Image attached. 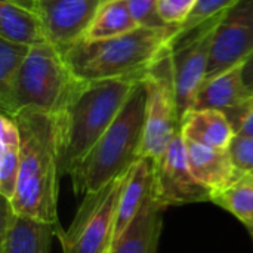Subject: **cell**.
Listing matches in <instances>:
<instances>
[{
  "mask_svg": "<svg viewBox=\"0 0 253 253\" xmlns=\"http://www.w3.org/2000/svg\"><path fill=\"white\" fill-rule=\"evenodd\" d=\"M21 133V165L12 211L59 227L58 196L61 175V135L58 116L22 110L12 117Z\"/></svg>",
  "mask_w": 253,
  "mask_h": 253,
  "instance_id": "obj_1",
  "label": "cell"
},
{
  "mask_svg": "<svg viewBox=\"0 0 253 253\" xmlns=\"http://www.w3.org/2000/svg\"><path fill=\"white\" fill-rule=\"evenodd\" d=\"M139 79L79 80L65 108L58 114L61 175L71 176L84 156L111 126Z\"/></svg>",
  "mask_w": 253,
  "mask_h": 253,
  "instance_id": "obj_2",
  "label": "cell"
},
{
  "mask_svg": "<svg viewBox=\"0 0 253 253\" xmlns=\"http://www.w3.org/2000/svg\"><path fill=\"white\" fill-rule=\"evenodd\" d=\"M175 27L136 30L105 40H79L64 52L65 61L79 80L132 77L142 80L160 53L169 47Z\"/></svg>",
  "mask_w": 253,
  "mask_h": 253,
  "instance_id": "obj_3",
  "label": "cell"
},
{
  "mask_svg": "<svg viewBox=\"0 0 253 253\" xmlns=\"http://www.w3.org/2000/svg\"><path fill=\"white\" fill-rule=\"evenodd\" d=\"M147 90L141 80L122 111L73 172L76 193H95L126 173L139 159Z\"/></svg>",
  "mask_w": 253,
  "mask_h": 253,
  "instance_id": "obj_4",
  "label": "cell"
},
{
  "mask_svg": "<svg viewBox=\"0 0 253 253\" xmlns=\"http://www.w3.org/2000/svg\"><path fill=\"white\" fill-rule=\"evenodd\" d=\"M77 83L79 79L56 46L52 43L33 46L13 83L0 95L1 113L13 117L31 108L58 116Z\"/></svg>",
  "mask_w": 253,
  "mask_h": 253,
  "instance_id": "obj_5",
  "label": "cell"
},
{
  "mask_svg": "<svg viewBox=\"0 0 253 253\" xmlns=\"http://www.w3.org/2000/svg\"><path fill=\"white\" fill-rule=\"evenodd\" d=\"M147 90L145 123L139 159L159 162L181 133L178 113L172 52L166 47L142 79Z\"/></svg>",
  "mask_w": 253,
  "mask_h": 253,
  "instance_id": "obj_6",
  "label": "cell"
},
{
  "mask_svg": "<svg viewBox=\"0 0 253 253\" xmlns=\"http://www.w3.org/2000/svg\"><path fill=\"white\" fill-rule=\"evenodd\" d=\"M126 173L95 193L83 194L71 225L56 230L62 253H111L116 209Z\"/></svg>",
  "mask_w": 253,
  "mask_h": 253,
  "instance_id": "obj_7",
  "label": "cell"
},
{
  "mask_svg": "<svg viewBox=\"0 0 253 253\" xmlns=\"http://www.w3.org/2000/svg\"><path fill=\"white\" fill-rule=\"evenodd\" d=\"M222 16L224 13L205 21L169 47L172 52L175 93L181 120L193 110L197 93L206 80L213 37Z\"/></svg>",
  "mask_w": 253,
  "mask_h": 253,
  "instance_id": "obj_8",
  "label": "cell"
},
{
  "mask_svg": "<svg viewBox=\"0 0 253 253\" xmlns=\"http://www.w3.org/2000/svg\"><path fill=\"white\" fill-rule=\"evenodd\" d=\"M212 191L199 182L188 165L185 139L179 133L166 154L154 162L150 196L163 209L190 203L211 202Z\"/></svg>",
  "mask_w": 253,
  "mask_h": 253,
  "instance_id": "obj_9",
  "label": "cell"
},
{
  "mask_svg": "<svg viewBox=\"0 0 253 253\" xmlns=\"http://www.w3.org/2000/svg\"><path fill=\"white\" fill-rule=\"evenodd\" d=\"M253 55V0L228 9L213 37L206 80L243 65Z\"/></svg>",
  "mask_w": 253,
  "mask_h": 253,
  "instance_id": "obj_10",
  "label": "cell"
},
{
  "mask_svg": "<svg viewBox=\"0 0 253 253\" xmlns=\"http://www.w3.org/2000/svg\"><path fill=\"white\" fill-rule=\"evenodd\" d=\"M105 0H37L49 43L62 53L82 40Z\"/></svg>",
  "mask_w": 253,
  "mask_h": 253,
  "instance_id": "obj_11",
  "label": "cell"
},
{
  "mask_svg": "<svg viewBox=\"0 0 253 253\" xmlns=\"http://www.w3.org/2000/svg\"><path fill=\"white\" fill-rule=\"evenodd\" d=\"M253 104V90L243 77V65L205 80L193 108L218 110L227 116L236 133Z\"/></svg>",
  "mask_w": 253,
  "mask_h": 253,
  "instance_id": "obj_12",
  "label": "cell"
},
{
  "mask_svg": "<svg viewBox=\"0 0 253 253\" xmlns=\"http://www.w3.org/2000/svg\"><path fill=\"white\" fill-rule=\"evenodd\" d=\"M4 202L0 253H50L56 230L52 224L18 215Z\"/></svg>",
  "mask_w": 253,
  "mask_h": 253,
  "instance_id": "obj_13",
  "label": "cell"
},
{
  "mask_svg": "<svg viewBox=\"0 0 253 253\" xmlns=\"http://www.w3.org/2000/svg\"><path fill=\"white\" fill-rule=\"evenodd\" d=\"M153 173L154 162L151 159H138L127 170L116 209L113 248L141 213L151 191Z\"/></svg>",
  "mask_w": 253,
  "mask_h": 253,
  "instance_id": "obj_14",
  "label": "cell"
},
{
  "mask_svg": "<svg viewBox=\"0 0 253 253\" xmlns=\"http://www.w3.org/2000/svg\"><path fill=\"white\" fill-rule=\"evenodd\" d=\"M181 135L185 141L228 150L237 133L224 113L209 108H193L181 120Z\"/></svg>",
  "mask_w": 253,
  "mask_h": 253,
  "instance_id": "obj_15",
  "label": "cell"
},
{
  "mask_svg": "<svg viewBox=\"0 0 253 253\" xmlns=\"http://www.w3.org/2000/svg\"><path fill=\"white\" fill-rule=\"evenodd\" d=\"M187 159L194 178L211 191L228 185L240 172L236 169L228 150L211 148L185 141Z\"/></svg>",
  "mask_w": 253,
  "mask_h": 253,
  "instance_id": "obj_16",
  "label": "cell"
},
{
  "mask_svg": "<svg viewBox=\"0 0 253 253\" xmlns=\"http://www.w3.org/2000/svg\"><path fill=\"white\" fill-rule=\"evenodd\" d=\"M163 209L148 196L141 213L111 253H157L163 230Z\"/></svg>",
  "mask_w": 253,
  "mask_h": 253,
  "instance_id": "obj_17",
  "label": "cell"
},
{
  "mask_svg": "<svg viewBox=\"0 0 253 253\" xmlns=\"http://www.w3.org/2000/svg\"><path fill=\"white\" fill-rule=\"evenodd\" d=\"M0 37L31 47L49 43L44 25L37 12L6 0H0Z\"/></svg>",
  "mask_w": 253,
  "mask_h": 253,
  "instance_id": "obj_18",
  "label": "cell"
},
{
  "mask_svg": "<svg viewBox=\"0 0 253 253\" xmlns=\"http://www.w3.org/2000/svg\"><path fill=\"white\" fill-rule=\"evenodd\" d=\"M21 165V133L16 122L7 116H0V196L10 202L16 191Z\"/></svg>",
  "mask_w": 253,
  "mask_h": 253,
  "instance_id": "obj_19",
  "label": "cell"
},
{
  "mask_svg": "<svg viewBox=\"0 0 253 253\" xmlns=\"http://www.w3.org/2000/svg\"><path fill=\"white\" fill-rule=\"evenodd\" d=\"M138 27L127 0H105L96 12L83 40L95 42L113 39L127 34Z\"/></svg>",
  "mask_w": 253,
  "mask_h": 253,
  "instance_id": "obj_20",
  "label": "cell"
},
{
  "mask_svg": "<svg viewBox=\"0 0 253 253\" xmlns=\"http://www.w3.org/2000/svg\"><path fill=\"white\" fill-rule=\"evenodd\" d=\"M211 202L234 215L246 227L253 225V175L239 173L228 185L212 191Z\"/></svg>",
  "mask_w": 253,
  "mask_h": 253,
  "instance_id": "obj_21",
  "label": "cell"
},
{
  "mask_svg": "<svg viewBox=\"0 0 253 253\" xmlns=\"http://www.w3.org/2000/svg\"><path fill=\"white\" fill-rule=\"evenodd\" d=\"M31 46L0 37V95L4 93L22 68Z\"/></svg>",
  "mask_w": 253,
  "mask_h": 253,
  "instance_id": "obj_22",
  "label": "cell"
},
{
  "mask_svg": "<svg viewBox=\"0 0 253 253\" xmlns=\"http://www.w3.org/2000/svg\"><path fill=\"white\" fill-rule=\"evenodd\" d=\"M240 0H199L197 6L190 13L187 21L182 22L173 31V34H172V37L169 40V47L173 43H176L178 40H181L182 37H185L190 31H193L194 28L202 25L205 21H208V19H211V18H213L216 15L225 13L228 9H231Z\"/></svg>",
  "mask_w": 253,
  "mask_h": 253,
  "instance_id": "obj_23",
  "label": "cell"
},
{
  "mask_svg": "<svg viewBox=\"0 0 253 253\" xmlns=\"http://www.w3.org/2000/svg\"><path fill=\"white\" fill-rule=\"evenodd\" d=\"M160 1L162 0H127V4L139 27L169 28L160 15Z\"/></svg>",
  "mask_w": 253,
  "mask_h": 253,
  "instance_id": "obj_24",
  "label": "cell"
},
{
  "mask_svg": "<svg viewBox=\"0 0 253 253\" xmlns=\"http://www.w3.org/2000/svg\"><path fill=\"white\" fill-rule=\"evenodd\" d=\"M197 3L199 0H162L160 15L169 27H175L176 30L182 22L187 21Z\"/></svg>",
  "mask_w": 253,
  "mask_h": 253,
  "instance_id": "obj_25",
  "label": "cell"
},
{
  "mask_svg": "<svg viewBox=\"0 0 253 253\" xmlns=\"http://www.w3.org/2000/svg\"><path fill=\"white\" fill-rule=\"evenodd\" d=\"M228 151L236 169L240 173L253 175V136L236 135Z\"/></svg>",
  "mask_w": 253,
  "mask_h": 253,
  "instance_id": "obj_26",
  "label": "cell"
},
{
  "mask_svg": "<svg viewBox=\"0 0 253 253\" xmlns=\"http://www.w3.org/2000/svg\"><path fill=\"white\" fill-rule=\"evenodd\" d=\"M237 135H242V136H253V104L248 113V116L245 117L243 123L240 125L239 130H237Z\"/></svg>",
  "mask_w": 253,
  "mask_h": 253,
  "instance_id": "obj_27",
  "label": "cell"
},
{
  "mask_svg": "<svg viewBox=\"0 0 253 253\" xmlns=\"http://www.w3.org/2000/svg\"><path fill=\"white\" fill-rule=\"evenodd\" d=\"M243 77L246 84L253 90V55L243 64Z\"/></svg>",
  "mask_w": 253,
  "mask_h": 253,
  "instance_id": "obj_28",
  "label": "cell"
},
{
  "mask_svg": "<svg viewBox=\"0 0 253 253\" xmlns=\"http://www.w3.org/2000/svg\"><path fill=\"white\" fill-rule=\"evenodd\" d=\"M6 1L21 6L24 9H28V10H33V12H36V9H37V0H6Z\"/></svg>",
  "mask_w": 253,
  "mask_h": 253,
  "instance_id": "obj_29",
  "label": "cell"
},
{
  "mask_svg": "<svg viewBox=\"0 0 253 253\" xmlns=\"http://www.w3.org/2000/svg\"><path fill=\"white\" fill-rule=\"evenodd\" d=\"M248 230H249V233H251V236H252V239H253V225L248 227Z\"/></svg>",
  "mask_w": 253,
  "mask_h": 253,
  "instance_id": "obj_30",
  "label": "cell"
}]
</instances>
